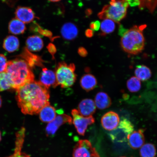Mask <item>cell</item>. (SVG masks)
<instances>
[{
  "instance_id": "cell-9",
  "label": "cell",
  "mask_w": 157,
  "mask_h": 157,
  "mask_svg": "<svg viewBox=\"0 0 157 157\" xmlns=\"http://www.w3.org/2000/svg\"><path fill=\"white\" fill-rule=\"evenodd\" d=\"M67 123L70 124L72 123V118L69 116L65 114L58 116L47 125L46 129L47 135L50 136L54 135L59 128Z\"/></svg>"
},
{
  "instance_id": "cell-30",
  "label": "cell",
  "mask_w": 157,
  "mask_h": 157,
  "mask_svg": "<svg viewBox=\"0 0 157 157\" xmlns=\"http://www.w3.org/2000/svg\"><path fill=\"white\" fill-rule=\"evenodd\" d=\"M100 25H101V24H100L99 21H94V22L91 23V24H90V28H91L92 30L98 31L99 30L100 28Z\"/></svg>"
},
{
  "instance_id": "cell-27",
  "label": "cell",
  "mask_w": 157,
  "mask_h": 157,
  "mask_svg": "<svg viewBox=\"0 0 157 157\" xmlns=\"http://www.w3.org/2000/svg\"><path fill=\"white\" fill-rule=\"evenodd\" d=\"M127 86L129 91L131 93H136L140 89L141 82L138 78L133 76L128 80Z\"/></svg>"
},
{
  "instance_id": "cell-4",
  "label": "cell",
  "mask_w": 157,
  "mask_h": 157,
  "mask_svg": "<svg viewBox=\"0 0 157 157\" xmlns=\"http://www.w3.org/2000/svg\"><path fill=\"white\" fill-rule=\"evenodd\" d=\"M129 5L125 0H111L104 6L98 16L101 19H109L119 23L126 16Z\"/></svg>"
},
{
  "instance_id": "cell-32",
  "label": "cell",
  "mask_w": 157,
  "mask_h": 157,
  "mask_svg": "<svg viewBox=\"0 0 157 157\" xmlns=\"http://www.w3.org/2000/svg\"><path fill=\"white\" fill-rule=\"evenodd\" d=\"M78 53L80 56L84 57L87 56V53L85 49L83 48H81L78 50Z\"/></svg>"
},
{
  "instance_id": "cell-3",
  "label": "cell",
  "mask_w": 157,
  "mask_h": 157,
  "mask_svg": "<svg viewBox=\"0 0 157 157\" xmlns=\"http://www.w3.org/2000/svg\"><path fill=\"white\" fill-rule=\"evenodd\" d=\"M146 25H135L122 36L121 44L123 50L128 53L136 55L142 52L144 48L145 39L143 31Z\"/></svg>"
},
{
  "instance_id": "cell-38",
  "label": "cell",
  "mask_w": 157,
  "mask_h": 157,
  "mask_svg": "<svg viewBox=\"0 0 157 157\" xmlns=\"http://www.w3.org/2000/svg\"><path fill=\"white\" fill-rule=\"evenodd\" d=\"M125 157V156H121V157Z\"/></svg>"
},
{
  "instance_id": "cell-29",
  "label": "cell",
  "mask_w": 157,
  "mask_h": 157,
  "mask_svg": "<svg viewBox=\"0 0 157 157\" xmlns=\"http://www.w3.org/2000/svg\"><path fill=\"white\" fill-rule=\"evenodd\" d=\"M8 62L4 55L0 54V73L5 72L7 66Z\"/></svg>"
},
{
  "instance_id": "cell-6",
  "label": "cell",
  "mask_w": 157,
  "mask_h": 157,
  "mask_svg": "<svg viewBox=\"0 0 157 157\" xmlns=\"http://www.w3.org/2000/svg\"><path fill=\"white\" fill-rule=\"evenodd\" d=\"M134 130L132 123L126 118H123L120 121L118 125L109 133L111 140L114 143L126 142Z\"/></svg>"
},
{
  "instance_id": "cell-2",
  "label": "cell",
  "mask_w": 157,
  "mask_h": 157,
  "mask_svg": "<svg viewBox=\"0 0 157 157\" xmlns=\"http://www.w3.org/2000/svg\"><path fill=\"white\" fill-rule=\"evenodd\" d=\"M5 72L9 78L11 88L16 90L35 81L31 68L23 59L17 58L8 62Z\"/></svg>"
},
{
  "instance_id": "cell-31",
  "label": "cell",
  "mask_w": 157,
  "mask_h": 157,
  "mask_svg": "<svg viewBox=\"0 0 157 157\" xmlns=\"http://www.w3.org/2000/svg\"><path fill=\"white\" fill-rule=\"evenodd\" d=\"M125 1L127 2L129 6L132 7L139 6L141 4L140 0H125Z\"/></svg>"
},
{
  "instance_id": "cell-25",
  "label": "cell",
  "mask_w": 157,
  "mask_h": 157,
  "mask_svg": "<svg viewBox=\"0 0 157 157\" xmlns=\"http://www.w3.org/2000/svg\"><path fill=\"white\" fill-rule=\"evenodd\" d=\"M156 147L151 143H147L141 147L140 155L141 157H155L156 154Z\"/></svg>"
},
{
  "instance_id": "cell-15",
  "label": "cell",
  "mask_w": 157,
  "mask_h": 157,
  "mask_svg": "<svg viewBox=\"0 0 157 157\" xmlns=\"http://www.w3.org/2000/svg\"><path fill=\"white\" fill-rule=\"evenodd\" d=\"M95 102L90 99H84L79 103L78 110L82 116L85 117L91 116L96 111Z\"/></svg>"
},
{
  "instance_id": "cell-10",
  "label": "cell",
  "mask_w": 157,
  "mask_h": 157,
  "mask_svg": "<svg viewBox=\"0 0 157 157\" xmlns=\"http://www.w3.org/2000/svg\"><path fill=\"white\" fill-rule=\"evenodd\" d=\"M120 121L119 115L112 111L105 113L101 120V124L103 128L106 130L111 131L117 128Z\"/></svg>"
},
{
  "instance_id": "cell-17",
  "label": "cell",
  "mask_w": 157,
  "mask_h": 157,
  "mask_svg": "<svg viewBox=\"0 0 157 157\" xmlns=\"http://www.w3.org/2000/svg\"><path fill=\"white\" fill-rule=\"evenodd\" d=\"M26 48L32 52L40 51L44 46L42 38L38 35H33L28 37L26 41Z\"/></svg>"
},
{
  "instance_id": "cell-36",
  "label": "cell",
  "mask_w": 157,
  "mask_h": 157,
  "mask_svg": "<svg viewBox=\"0 0 157 157\" xmlns=\"http://www.w3.org/2000/svg\"><path fill=\"white\" fill-rule=\"evenodd\" d=\"M2 105V98L1 97V96H0V108L1 107Z\"/></svg>"
},
{
  "instance_id": "cell-39",
  "label": "cell",
  "mask_w": 157,
  "mask_h": 157,
  "mask_svg": "<svg viewBox=\"0 0 157 157\" xmlns=\"http://www.w3.org/2000/svg\"><path fill=\"white\" fill-rule=\"evenodd\" d=\"M86 1H90V0H86Z\"/></svg>"
},
{
  "instance_id": "cell-24",
  "label": "cell",
  "mask_w": 157,
  "mask_h": 157,
  "mask_svg": "<svg viewBox=\"0 0 157 157\" xmlns=\"http://www.w3.org/2000/svg\"><path fill=\"white\" fill-rule=\"evenodd\" d=\"M135 74L139 80L145 81L151 76V72L150 68L144 65H138L135 69Z\"/></svg>"
},
{
  "instance_id": "cell-5",
  "label": "cell",
  "mask_w": 157,
  "mask_h": 157,
  "mask_svg": "<svg viewBox=\"0 0 157 157\" xmlns=\"http://www.w3.org/2000/svg\"><path fill=\"white\" fill-rule=\"evenodd\" d=\"M75 70V66L73 63L68 64L64 62L59 63L55 72L56 87L60 86L62 88H64L73 85L76 79Z\"/></svg>"
},
{
  "instance_id": "cell-1",
  "label": "cell",
  "mask_w": 157,
  "mask_h": 157,
  "mask_svg": "<svg viewBox=\"0 0 157 157\" xmlns=\"http://www.w3.org/2000/svg\"><path fill=\"white\" fill-rule=\"evenodd\" d=\"M50 97L48 89L39 82L34 81L17 90L16 99L21 112L34 115L50 104Z\"/></svg>"
},
{
  "instance_id": "cell-35",
  "label": "cell",
  "mask_w": 157,
  "mask_h": 157,
  "mask_svg": "<svg viewBox=\"0 0 157 157\" xmlns=\"http://www.w3.org/2000/svg\"><path fill=\"white\" fill-rule=\"evenodd\" d=\"M48 1L54 2H58L61 1V0H48Z\"/></svg>"
},
{
  "instance_id": "cell-14",
  "label": "cell",
  "mask_w": 157,
  "mask_h": 157,
  "mask_svg": "<svg viewBox=\"0 0 157 157\" xmlns=\"http://www.w3.org/2000/svg\"><path fill=\"white\" fill-rule=\"evenodd\" d=\"M144 131L143 129L133 131L128 139V144L131 148L137 149L141 148L144 144L145 137Z\"/></svg>"
},
{
  "instance_id": "cell-37",
  "label": "cell",
  "mask_w": 157,
  "mask_h": 157,
  "mask_svg": "<svg viewBox=\"0 0 157 157\" xmlns=\"http://www.w3.org/2000/svg\"><path fill=\"white\" fill-rule=\"evenodd\" d=\"M2 140V136H1V131H0V142H1Z\"/></svg>"
},
{
  "instance_id": "cell-18",
  "label": "cell",
  "mask_w": 157,
  "mask_h": 157,
  "mask_svg": "<svg viewBox=\"0 0 157 157\" xmlns=\"http://www.w3.org/2000/svg\"><path fill=\"white\" fill-rule=\"evenodd\" d=\"M39 114L40 121L44 123L52 122L56 117V109L50 104L43 108Z\"/></svg>"
},
{
  "instance_id": "cell-12",
  "label": "cell",
  "mask_w": 157,
  "mask_h": 157,
  "mask_svg": "<svg viewBox=\"0 0 157 157\" xmlns=\"http://www.w3.org/2000/svg\"><path fill=\"white\" fill-rule=\"evenodd\" d=\"M16 18L24 23H29L36 18L34 12L30 8L19 6L15 12Z\"/></svg>"
},
{
  "instance_id": "cell-7",
  "label": "cell",
  "mask_w": 157,
  "mask_h": 157,
  "mask_svg": "<svg viewBox=\"0 0 157 157\" xmlns=\"http://www.w3.org/2000/svg\"><path fill=\"white\" fill-rule=\"evenodd\" d=\"M73 157H100L95 147L89 140H80L76 143L73 150Z\"/></svg>"
},
{
  "instance_id": "cell-22",
  "label": "cell",
  "mask_w": 157,
  "mask_h": 157,
  "mask_svg": "<svg viewBox=\"0 0 157 157\" xmlns=\"http://www.w3.org/2000/svg\"><path fill=\"white\" fill-rule=\"evenodd\" d=\"M26 29V28L25 23L16 18L12 19L9 23V32L11 34H23Z\"/></svg>"
},
{
  "instance_id": "cell-34",
  "label": "cell",
  "mask_w": 157,
  "mask_h": 157,
  "mask_svg": "<svg viewBox=\"0 0 157 157\" xmlns=\"http://www.w3.org/2000/svg\"><path fill=\"white\" fill-rule=\"evenodd\" d=\"M86 36L87 37H91L93 35V30L91 29H88L86 32Z\"/></svg>"
},
{
  "instance_id": "cell-16",
  "label": "cell",
  "mask_w": 157,
  "mask_h": 157,
  "mask_svg": "<svg viewBox=\"0 0 157 157\" xmlns=\"http://www.w3.org/2000/svg\"><path fill=\"white\" fill-rule=\"evenodd\" d=\"M61 34L64 39L72 40L75 39L78 34V29L74 23L68 22L65 23L61 29Z\"/></svg>"
},
{
  "instance_id": "cell-28",
  "label": "cell",
  "mask_w": 157,
  "mask_h": 157,
  "mask_svg": "<svg viewBox=\"0 0 157 157\" xmlns=\"http://www.w3.org/2000/svg\"><path fill=\"white\" fill-rule=\"evenodd\" d=\"M11 88L10 83L5 72L0 73V92Z\"/></svg>"
},
{
  "instance_id": "cell-33",
  "label": "cell",
  "mask_w": 157,
  "mask_h": 157,
  "mask_svg": "<svg viewBox=\"0 0 157 157\" xmlns=\"http://www.w3.org/2000/svg\"><path fill=\"white\" fill-rule=\"evenodd\" d=\"M119 34L122 36L128 30H126L122 26H120L119 29Z\"/></svg>"
},
{
  "instance_id": "cell-23",
  "label": "cell",
  "mask_w": 157,
  "mask_h": 157,
  "mask_svg": "<svg viewBox=\"0 0 157 157\" xmlns=\"http://www.w3.org/2000/svg\"><path fill=\"white\" fill-rule=\"evenodd\" d=\"M21 57L26 61L29 66L32 68L35 66H42V60L38 56L30 53L29 51L26 48L24 52L21 56Z\"/></svg>"
},
{
  "instance_id": "cell-21",
  "label": "cell",
  "mask_w": 157,
  "mask_h": 157,
  "mask_svg": "<svg viewBox=\"0 0 157 157\" xmlns=\"http://www.w3.org/2000/svg\"><path fill=\"white\" fill-rule=\"evenodd\" d=\"M19 41L14 35H9L6 38L3 43V48L9 52H13L19 48Z\"/></svg>"
},
{
  "instance_id": "cell-8",
  "label": "cell",
  "mask_w": 157,
  "mask_h": 157,
  "mask_svg": "<svg viewBox=\"0 0 157 157\" xmlns=\"http://www.w3.org/2000/svg\"><path fill=\"white\" fill-rule=\"evenodd\" d=\"M71 114L73 117L72 123L77 132L78 134L84 136L88 125L93 124L95 122V119L92 116L88 117L83 116L76 109L72 110Z\"/></svg>"
},
{
  "instance_id": "cell-20",
  "label": "cell",
  "mask_w": 157,
  "mask_h": 157,
  "mask_svg": "<svg viewBox=\"0 0 157 157\" xmlns=\"http://www.w3.org/2000/svg\"><path fill=\"white\" fill-rule=\"evenodd\" d=\"M95 103L98 109H104L110 106L112 101L111 98L107 93L101 92L96 95Z\"/></svg>"
},
{
  "instance_id": "cell-40",
  "label": "cell",
  "mask_w": 157,
  "mask_h": 157,
  "mask_svg": "<svg viewBox=\"0 0 157 157\" xmlns=\"http://www.w3.org/2000/svg\"><path fill=\"white\" fill-rule=\"evenodd\" d=\"M3 1H5V0H2Z\"/></svg>"
},
{
  "instance_id": "cell-19",
  "label": "cell",
  "mask_w": 157,
  "mask_h": 157,
  "mask_svg": "<svg viewBox=\"0 0 157 157\" xmlns=\"http://www.w3.org/2000/svg\"><path fill=\"white\" fill-rule=\"evenodd\" d=\"M80 84L82 88L86 91L94 89L97 84V79L93 75L86 74L82 76L80 80Z\"/></svg>"
},
{
  "instance_id": "cell-13",
  "label": "cell",
  "mask_w": 157,
  "mask_h": 157,
  "mask_svg": "<svg viewBox=\"0 0 157 157\" xmlns=\"http://www.w3.org/2000/svg\"><path fill=\"white\" fill-rule=\"evenodd\" d=\"M40 83L48 89L51 86L56 87V73L46 68H43L39 78Z\"/></svg>"
},
{
  "instance_id": "cell-26",
  "label": "cell",
  "mask_w": 157,
  "mask_h": 157,
  "mask_svg": "<svg viewBox=\"0 0 157 157\" xmlns=\"http://www.w3.org/2000/svg\"><path fill=\"white\" fill-rule=\"evenodd\" d=\"M100 27L102 34V35H106L110 34L115 30L116 25L114 21L111 19H105L102 21Z\"/></svg>"
},
{
  "instance_id": "cell-11",
  "label": "cell",
  "mask_w": 157,
  "mask_h": 157,
  "mask_svg": "<svg viewBox=\"0 0 157 157\" xmlns=\"http://www.w3.org/2000/svg\"><path fill=\"white\" fill-rule=\"evenodd\" d=\"M25 132V129L24 127H23L16 133L14 152L11 155L7 157H30L29 155L22 152Z\"/></svg>"
}]
</instances>
